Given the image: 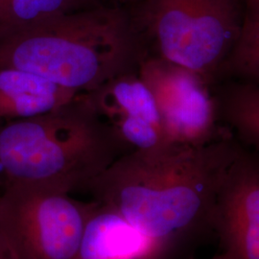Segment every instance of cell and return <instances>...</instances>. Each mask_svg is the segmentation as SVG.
<instances>
[{"label": "cell", "instance_id": "2e32d148", "mask_svg": "<svg viewBox=\"0 0 259 259\" xmlns=\"http://www.w3.org/2000/svg\"><path fill=\"white\" fill-rule=\"evenodd\" d=\"M211 259H226L225 256L223 255L222 253H219V254H216L215 256H213Z\"/></svg>", "mask_w": 259, "mask_h": 259}, {"label": "cell", "instance_id": "3957f363", "mask_svg": "<svg viewBox=\"0 0 259 259\" xmlns=\"http://www.w3.org/2000/svg\"><path fill=\"white\" fill-rule=\"evenodd\" d=\"M87 93L55 111L0 122V180L71 194L127 153Z\"/></svg>", "mask_w": 259, "mask_h": 259}, {"label": "cell", "instance_id": "4fadbf2b", "mask_svg": "<svg viewBox=\"0 0 259 259\" xmlns=\"http://www.w3.org/2000/svg\"><path fill=\"white\" fill-rule=\"evenodd\" d=\"M236 39L221 69L250 82L259 80V0H243Z\"/></svg>", "mask_w": 259, "mask_h": 259}, {"label": "cell", "instance_id": "9c48e42d", "mask_svg": "<svg viewBox=\"0 0 259 259\" xmlns=\"http://www.w3.org/2000/svg\"><path fill=\"white\" fill-rule=\"evenodd\" d=\"M167 252L163 245L97 202L71 259H162Z\"/></svg>", "mask_w": 259, "mask_h": 259}, {"label": "cell", "instance_id": "9a60e30c", "mask_svg": "<svg viewBox=\"0 0 259 259\" xmlns=\"http://www.w3.org/2000/svg\"><path fill=\"white\" fill-rule=\"evenodd\" d=\"M101 2H113V3H119V4H136L139 2L140 0H100Z\"/></svg>", "mask_w": 259, "mask_h": 259}, {"label": "cell", "instance_id": "5bb4252c", "mask_svg": "<svg viewBox=\"0 0 259 259\" xmlns=\"http://www.w3.org/2000/svg\"><path fill=\"white\" fill-rule=\"evenodd\" d=\"M0 259H19L8 241L0 232Z\"/></svg>", "mask_w": 259, "mask_h": 259}, {"label": "cell", "instance_id": "ba28073f", "mask_svg": "<svg viewBox=\"0 0 259 259\" xmlns=\"http://www.w3.org/2000/svg\"><path fill=\"white\" fill-rule=\"evenodd\" d=\"M87 95L128 152L168 144L154 96L139 75L117 76Z\"/></svg>", "mask_w": 259, "mask_h": 259}, {"label": "cell", "instance_id": "e0dca14e", "mask_svg": "<svg viewBox=\"0 0 259 259\" xmlns=\"http://www.w3.org/2000/svg\"><path fill=\"white\" fill-rule=\"evenodd\" d=\"M0 186H2V182H1V180H0Z\"/></svg>", "mask_w": 259, "mask_h": 259}, {"label": "cell", "instance_id": "8992f818", "mask_svg": "<svg viewBox=\"0 0 259 259\" xmlns=\"http://www.w3.org/2000/svg\"><path fill=\"white\" fill-rule=\"evenodd\" d=\"M139 78L157 104L168 143L200 145L225 134L217 128L218 104L203 76L152 57L139 61Z\"/></svg>", "mask_w": 259, "mask_h": 259}, {"label": "cell", "instance_id": "52a82bcc", "mask_svg": "<svg viewBox=\"0 0 259 259\" xmlns=\"http://www.w3.org/2000/svg\"><path fill=\"white\" fill-rule=\"evenodd\" d=\"M215 231L226 259H259V164L244 149L229 167L213 207Z\"/></svg>", "mask_w": 259, "mask_h": 259}, {"label": "cell", "instance_id": "7c38bea8", "mask_svg": "<svg viewBox=\"0 0 259 259\" xmlns=\"http://www.w3.org/2000/svg\"><path fill=\"white\" fill-rule=\"evenodd\" d=\"M220 111L224 120L250 146L259 144V88L255 82L233 83L223 93Z\"/></svg>", "mask_w": 259, "mask_h": 259}, {"label": "cell", "instance_id": "8fae6325", "mask_svg": "<svg viewBox=\"0 0 259 259\" xmlns=\"http://www.w3.org/2000/svg\"><path fill=\"white\" fill-rule=\"evenodd\" d=\"M101 4L100 0H0V41L49 19Z\"/></svg>", "mask_w": 259, "mask_h": 259}, {"label": "cell", "instance_id": "277c9868", "mask_svg": "<svg viewBox=\"0 0 259 259\" xmlns=\"http://www.w3.org/2000/svg\"><path fill=\"white\" fill-rule=\"evenodd\" d=\"M243 0H140L130 12L157 55L210 81L239 32Z\"/></svg>", "mask_w": 259, "mask_h": 259}, {"label": "cell", "instance_id": "6da1fadb", "mask_svg": "<svg viewBox=\"0 0 259 259\" xmlns=\"http://www.w3.org/2000/svg\"><path fill=\"white\" fill-rule=\"evenodd\" d=\"M241 150L224 134L200 145L168 143L131 151L88 191L170 251L181 241L211 231L219 187Z\"/></svg>", "mask_w": 259, "mask_h": 259}, {"label": "cell", "instance_id": "7a4b0ae2", "mask_svg": "<svg viewBox=\"0 0 259 259\" xmlns=\"http://www.w3.org/2000/svg\"><path fill=\"white\" fill-rule=\"evenodd\" d=\"M140 52L130 12L101 4L0 41V67L18 68L76 93H90L133 72Z\"/></svg>", "mask_w": 259, "mask_h": 259}, {"label": "cell", "instance_id": "5b68a950", "mask_svg": "<svg viewBox=\"0 0 259 259\" xmlns=\"http://www.w3.org/2000/svg\"><path fill=\"white\" fill-rule=\"evenodd\" d=\"M0 232L19 259H71L97 202L37 185H2Z\"/></svg>", "mask_w": 259, "mask_h": 259}, {"label": "cell", "instance_id": "30bf717a", "mask_svg": "<svg viewBox=\"0 0 259 259\" xmlns=\"http://www.w3.org/2000/svg\"><path fill=\"white\" fill-rule=\"evenodd\" d=\"M81 93L13 67H0V122L48 113Z\"/></svg>", "mask_w": 259, "mask_h": 259}]
</instances>
